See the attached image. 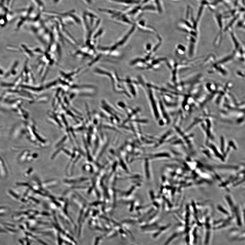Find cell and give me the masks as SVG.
Masks as SVG:
<instances>
[{
  "instance_id": "1",
  "label": "cell",
  "mask_w": 245,
  "mask_h": 245,
  "mask_svg": "<svg viewBox=\"0 0 245 245\" xmlns=\"http://www.w3.org/2000/svg\"><path fill=\"white\" fill-rule=\"evenodd\" d=\"M114 1H116L120 2H125L127 4H133L134 2H136L132 1V0H112Z\"/></svg>"
},
{
  "instance_id": "2",
  "label": "cell",
  "mask_w": 245,
  "mask_h": 245,
  "mask_svg": "<svg viewBox=\"0 0 245 245\" xmlns=\"http://www.w3.org/2000/svg\"><path fill=\"white\" fill-rule=\"evenodd\" d=\"M34 1H35L39 5L42 6L43 5V2L41 0H34Z\"/></svg>"
},
{
  "instance_id": "3",
  "label": "cell",
  "mask_w": 245,
  "mask_h": 245,
  "mask_svg": "<svg viewBox=\"0 0 245 245\" xmlns=\"http://www.w3.org/2000/svg\"><path fill=\"white\" fill-rule=\"evenodd\" d=\"M89 4H91L92 2L91 0H85Z\"/></svg>"
},
{
  "instance_id": "4",
  "label": "cell",
  "mask_w": 245,
  "mask_h": 245,
  "mask_svg": "<svg viewBox=\"0 0 245 245\" xmlns=\"http://www.w3.org/2000/svg\"><path fill=\"white\" fill-rule=\"evenodd\" d=\"M59 1V0H54V2H58Z\"/></svg>"
},
{
  "instance_id": "5",
  "label": "cell",
  "mask_w": 245,
  "mask_h": 245,
  "mask_svg": "<svg viewBox=\"0 0 245 245\" xmlns=\"http://www.w3.org/2000/svg\"><path fill=\"white\" fill-rule=\"evenodd\" d=\"M134 245L132 244V245Z\"/></svg>"
}]
</instances>
